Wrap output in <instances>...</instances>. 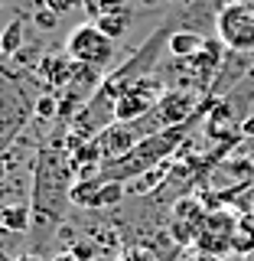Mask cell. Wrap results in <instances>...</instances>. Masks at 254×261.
<instances>
[{
    "mask_svg": "<svg viewBox=\"0 0 254 261\" xmlns=\"http://www.w3.org/2000/svg\"><path fill=\"white\" fill-rule=\"evenodd\" d=\"M0 46H4V53L10 56V59L20 56V49H23V20L7 23L4 33H0Z\"/></svg>",
    "mask_w": 254,
    "mask_h": 261,
    "instance_id": "16",
    "label": "cell"
},
{
    "mask_svg": "<svg viewBox=\"0 0 254 261\" xmlns=\"http://www.w3.org/2000/svg\"><path fill=\"white\" fill-rule=\"evenodd\" d=\"M199 105L202 101H199V95H195L192 88H166V92L160 95L157 108L147 114V118H150V124L157 130H166V127L186 124V121L199 111Z\"/></svg>",
    "mask_w": 254,
    "mask_h": 261,
    "instance_id": "6",
    "label": "cell"
},
{
    "mask_svg": "<svg viewBox=\"0 0 254 261\" xmlns=\"http://www.w3.org/2000/svg\"><path fill=\"white\" fill-rule=\"evenodd\" d=\"M183 261H222V258H218V255H209V251H199V248H189Z\"/></svg>",
    "mask_w": 254,
    "mask_h": 261,
    "instance_id": "23",
    "label": "cell"
},
{
    "mask_svg": "<svg viewBox=\"0 0 254 261\" xmlns=\"http://www.w3.org/2000/svg\"><path fill=\"white\" fill-rule=\"evenodd\" d=\"M235 228H238V219H235L228 209H209L206 225H202V232H199V239H195L192 248L209 251V255H218V258H222V255L232 251Z\"/></svg>",
    "mask_w": 254,
    "mask_h": 261,
    "instance_id": "9",
    "label": "cell"
},
{
    "mask_svg": "<svg viewBox=\"0 0 254 261\" xmlns=\"http://www.w3.org/2000/svg\"><path fill=\"white\" fill-rule=\"evenodd\" d=\"M72 173L69 150L62 144L43 147L36 153L33 167V186H30V209H33V225L36 228H52L65 219V209L72 206Z\"/></svg>",
    "mask_w": 254,
    "mask_h": 261,
    "instance_id": "1",
    "label": "cell"
},
{
    "mask_svg": "<svg viewBox=\"0 0 254 261\" xmlns=\"http://www.w3.org/2000/svg\"><path fill=\"white\" fill-rule=\"evenodd\" d=\"M7 62H10V56H7V53H4V46H0V75H7V79H16L13 72H10V65H7Z\"/></svg>",
    "mask_w": 254,
    "mask_h": 261,
    "instance_id": "25",
    "label": "cell"
},
{
    "mask_svg": "<svg viewBox=\"0 0 254 261\" xmlns=\"http://www.w3.org/2000/svg\"><path fill=\"white\" fill-rule=\"evenodd\" d=\"M163 92H166V88H163V82L157 75L140 79L130 92H124L118 101H114V121H140L144 114H150L157 108Z\"/></svg>",
    "mask_w": 254,
    "mask_h": 261,
    "instance_id": "7",
    "label": "cell"
},
{
    "mask_svg": "<svg viewBox=\"0 0 254 261\" xmlns=\"http://www.w3.org/2000/svg\"><path fill=\"white\" fill-rule=\"evenodd\" d=\"M7 235H10V232H7V228H4V222H0V242H4Z\"/></svg>",
    "mask_w": 254,
    "mask_h": 261,
    "instance_id": "30",
    "label": "cell"
},
{
    "mask_svg": "<svg viewBox=\"0 0 254 261\" xmlns=\"http://www.w3.org/2000/svg\"><path fill=\"white\" fill-rule=\"evenodd\" d=\"M39 75L49 82V88L65 92V88L72 85V75H75V62L65 53H49V56H43V62H39Z\"/></svg>",
    "mask_w": 254,
    "mask_h": 261,
    "instance_id": "12",
    "label": "cell"
},
{
    "mask_svg": "<svg viewBox=\"0 0 254 261\" xmlns=\"http://www.w3.org/2000/svg\"><path fill=\"white\" fill-rule=\"evenodd\" d=\"M43 4H46L55 16H62V13H69V10H75V7H81V0H43Z\"/></svg>",
    "mask_w": 254,
    "mask_h": 261,
    "instance_id": "20",
    "label": "cell"
},
{
    "mask_svg": "<svg viewBox=\"0 0 254 261\" xmlns=\"http://www.w3.org/2000/svg\"><path fill=\"white\" fill-rule=\"evenodd\" d=\"M222 39H206V46L199 49V53L192 56V59H186V69H189V75L199 82V85H209L212 79H218V72H222L225 65V53H222Z\"/></svg>",
    "mask_w": 254,
    "mask_h": 261,
    "instance_id": "10",
    "label": "cell"
},
{
    "mask_svg": "<svg viewBox=\"0 0 254 261\" xmlns=\"http://www.w3.org/2000/svg\"><path fill=\"white\" fill-rule=\"evenodd\" d=\"M0 7H4V0H0Z\"/></svg>",
    "mask_w": 254,
    "mask_h": 261,
    "instance_id": "33",
    "label": "cell"
},
{
    "mask_svg": "<svg viewBox=\"0 0 254 261\" xmlns=\"http://www.w3.org/2000/svg\"><path fill=\"white\" fill-rule=\"evenodd\" d=\"M130 20H134V13H130L127 0H104V4H101V10H98V16H95L98 30H101L104 36H111L114 43L127 36Z\"/></svg>",
    "mask_w": 254,
    "mask_h": 261,
    "instance_id": "11",
    "label": "cell"
},
{
    "mask_svg": "<svg viewBox=\"0 0 254 261\" xmlns=\"http://www.w3.org/2000/svg\"><path fill=\"white\" fill-rule=\"evenodd\" d=\"M4 176H7V160H4V153H0V183H4Z\"/></svg>",
    "mask_w": 254,
    "mask_h": 261,
    "instance_id": "28",
    "label": "cell"
},
{
    "mask_svg": "<svg viewBox=\"0 0 254 261\" xmlns=\"http://www.w3.org/2000/svg\"><path fill=\"white\" fill-rule=\"evenodd\" d=\"M10 82H13V79H7V75H0V95H4V92H7V85H10Z\"/></svg>",
    "mask_w": 254,
    "mask_h": 261,
    "instance_id": "29",
    "label": "cell"
},
{
    "mask_svg": "<svg viewBox=\"0 0 254 261\" xmlns=\"http://www.w3.org/2000/svg\"><path fill=\"white\" fill-rule=\"evenodd\" d=\"M232 251H238L241 258H248L254 251V222L248 216L238 222V228H235V242H232Z\"/></svg>",
    "mask_w": 254,
    "mask_h": 261,
    "instance_id": "17",
    "label": "cell"
},
{
    "mask_svg": "<svg viewBox=\"0 0 254 261\" xmlns=\"http://www.w3.org/2000/svg\"><path fill=\"white\" fill-rule=\"evenodd\" d=\"M118 261H160L157 255H150L147 248H127V251H121V258Z\"/></svg>",
    "mask_w": 254,
    "mask_h": 261,
    "instance_id": "21",
    "label": "cell"
},
{
    "mask_svg": "<svg viewBox=\"0 0 254 261\" xmlns=\"http://www.w3.org/2000/svg\"><path fill=\"white\" fill-rule=\"evenodd\" d=\"M65 56H69L72 62L78 65H92V69H108L114 62V56H118V43H114L111 36H104L101 30H98L95 20H85L78 23L75 30L65 36Z\"/></svg>",
    "mask_w": 254,
    "mask_h": 261,
    "instance_id": "3",
    "label": "cell"
},
{
    "mask_svg": "<svg viewBox=\"0 0 254 261\" xmlns=\"http://www.w3.org/2000/svg\"><path fill=\"white\" fill-rule=\"evenodd\" d=\"M244 261H254V251H251V255H248V258H244Z\"/></svg>",
    "mask_w": 254,
    "mask_h": 261,
    "instance_id": "32",
    "label": "cell"
},
{
    "mask_svg": "<svg viewBox=\"0 0 254 261\" xmlns=\"http://www.w3.org/2000/svg\"><path fill=\"white\" fill-rule=\"evenodd\" d=\"M16 261H46V258H39V255H33V251H30V255H20Z\"/></svg>",
    "mask_w": 254,
    "mask_h": 261,
    "instance_id": "27",
    "label": "cell"
},
{
    "mask_svg": "<svg viewBox=\"0 0 254 261\" xmlns=\"http://www.w3.org/2000/svg\"><path fill=\"white\" fill-rule=\"evenodd\" d=\"M0 222L10 235H23L26 228L33 225V209L30 202L16 199V202H7V206H0Z\"/></svg>",
    "mask_w": 254,
    "mask_h": 261,
    "instance_id": "14",
    "label": "cell"
},
{
    "mask_svg": "<svg viewBox=\"0 0 254 261\" xmlns=\"http://www.w3.org/2000/svg\"><path fill=\"white\" fill-rule=\"evenodd\" d=\"M124 193H127L124 183H118V179H104V183L98 186V193L92 196V206H88V209H111V206H118V202L124 199Z\"/></svg>",
    "mask_w": 254,
    "mask_h": 261,
    "instance_id": "15",
    "label": "cell"
},
{
    "mask_svg": "<svg viewBox=\"0 0 254 261\" xmlns=\"http://www.w3.org/2000/svg\"><path fill=\"white\" fill-rule=\"evenodd\" d=\"M212 108H215V101H212V98H202L199 111H195L186 124H176V127H166V130H157V134L144 137L137 147H130L124 157L101 163V176L104 179H118V183H130V179H137V176L153 173V167H160L166 157H173L179 150V144L186 141V134H189Z\"/></svg>",
    "mask_w": 254,
    "mask_h": 261,
    "instance_id": "2",
    "label": "cell"
},
{
    "mask_svg": "<svg viewBox=\"0 0 254 261\" xmlns=\"http://www.w3.org/2000/svg\"><path fill=\"white\" fill-rule=\"evenodd\" d=\"M33 118H36V98L23 88L20 79H13L7 85V92L0 95V153L4 157L20 141V134L26 130Z\"/></svg>",
    "mask_w": 254,
    "mask_h": 261,
    "instance_id": "4",
    "label": "cell"
},
{
    "mask_svg": "<svg viewBox=\"0 0 254 261\" xmlns=\"http://www.w3.org/2000/svg\"><path fill=\"white\" fill-rule=\"evenodd\" d=\"M69 251H72L75 258H81V261H95V248H92L88 242H72Z\"/></svg>",
    "mask_w": 254,
    "mask_h": 261,
    "instance_id": "22",
    "label": "cell"
},
{
    "mask_svg": "<svg viewBox=\"0 0 254 261\" xmlns=\"http://www.w3.org/2000/svg\"><path fill=\"white\" fill-rule=\"evenodd\" d=\"M215 36L228 53H254V0H232L215 16Z\"/></svg>",
    "mask_w": 254,
    "mask_h": 261,
    "instance_id": "5",
    "label": "cell"
},
{
    "mask_svg": "<svg viewBox=\"0 0 254 261\" xmlns=\"http://www.w3.org/2000/svg\"><path fill=\"white\" fill-rule=\"evenodd\" d=\"M206 216H209V209L195 196H183L173 206V212H170V239L179 248H192L199 232H202V225H206Z\"/></svg>",
    "mask_w": 254,
    "mask_h": 261,
    "instance_id": "8",
    "label": "cell"
},
{
    "mask_svg": "<svg viewBox=\"0 0 254 261\" xmlns=\"http://www.w3.org/2000/svg\"><path fill=\"white\" fill-rule=\"evenodd\" d=\"M49 261H81V258H75L72 251H59V255H52Z\"/></svg>",
    "mask_w": 254,
    "mask_h": 261,
    "instance_id": "26",
    "label": "cell"
},
{
    "mask_svg": "<svg viewBox=\"0 0 254 261\" xmlns=\"http://www.w3.org/2000/svg\"><path fill=\"white\" fill-rule=\"evenodd\" d=\"M101 4H104V0H81V7H85V13L92 16V20L98 16V10H101Z\"/></svg>",
    "mask_w": 254,
    "mask_h": 261,
    "instance_id": "24",
    "label": "cell"
},
{
    "mask_svg": "<svg viewBox=\"0 0 254 261\" xmlns=\"http://www.w3.org/2000/svg\"><path fill=\"white\" fill-rule=\"evenodd\" d=\"M0 261H16V258H10V255H7V251H0Z\"/></svg>",
    "mask_w": 254,
    "mask_h": 261,
    "instance_id": "31",
    "label": "cell"
},
{
    "mask_svg": "<svg viewBox=\"0 0 254 261\" xmlns=\"http://www.w3.org/2000/svg\"><path fill=\"white\" fill-rule=\"evenodd\" d=\"M206 33H195V30H173V36H170V43H166V53L173 56V59H192L195 53H199L202 46H206Z\"/></svg>",
    "mask_w": 254,
    "mask_h": 261,
    "instance_id": "13",
    "label": "cell"
},
{
    "mask_svg": "<svg viewBox=\"0 0 254 261\" xmlns=\"http://www.w3.org/2000/svg\"><path fill=\"white\" fill-rule=\"evenodd\" d=\"M33 20H36V27H39V30H49V33H52V30H55V23H59V16H55V13L43 4V10H36V16H33Z\"/></svg>",
    "mask_w": 254,
    "mask_h": 261,
    "instance_id": "19",
    "label": "cell"
},
{
    "mask_svg": "<svg viewBox=\"0 0 254 261\" xmlns=\"http://www.w3.org/2000/svg\"><path fill=\"white\" fill-rule=\"evenodd\" d=\"M36 118H59V95H39L36 98Z\"/></svg>",
    "mask_w": 254,
    "mask_h": 261,
    "instance_id": "18",
    "label": "cell"
}]
</instances>
